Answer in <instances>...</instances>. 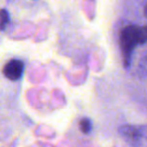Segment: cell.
I'll list each match as a JSON object with an SVG mask.
<instances>
[{
  "mask_svg": "<svg viewBox=\"0 0 147 147\" xmlns=\"http://www.w3.org/2000/svg\"><path fill=\"white\" fill-rule=\"evenodd\" d=\"M24 63L20 59H11L3 67V74L8 80L17 81L22 77Z\"/></svg>",
  "mask_w": 147,
  "mask_h": 147,
  "instance_id": "cell-2",
  "label": "cell"
},
{
  "mask_svg": "<svg viewBox=\"0 0 147 147\" xmlns=\"http://www.w3.org/2000/svg\"><path fill=\"white\" fill-rule=\"evenodd\" d=\"M147 42V25H127L120 33V47L124 67H128L135 47Z\"/></svg>",
  "mask_w": 147,
  "mask_h": 147,
  "instance_id": "cell-1",
  "label": "cell"
},
{
  "mask_svg": "<svg viewBox=\"0 0 147 147\" xmlns=\"http://www.w3.org/2000/svg\"><path fill=\"white\" fill-rule=\"evenodd\" d=\"M119 132L124 138H126L129 141H132V142L138 141L142 135L140 128L136 126H132V125H124V126L120 127Z\"/></svg>",
  "mask_w": 147,
  "mask_h": 147,
  "instance_id": "cell-3",
  "label": "cell"
},
{
  "mask_svg": "<svg viewBox=\"0 0 147 147\" xmlns=\"http://www.w3.org/2000/svg\"><path fill=\"white\" fill-rule=\"evenodd\" d=\"M144 15L147 17V4H146V6H145V8H144Z\"/></svg>",
  "mask_w": 147,
  "mask_h": 147,
  "instance_id": "cell-6",
  "label": "cell"
},
{
  "mask_svg": "<svg viewBox=\"0 0 147 147\" xmlns=\"http://www.w3.org/2000/svg\"><path fill=\"white\" fill-rule=\"evenodd\" d=\"M9 22V15L5 9L0 10V30H4L6 25Z\"/></svg>",
  "mask_w": 147,
  "mask_h": 147,
  "instance_id": "cell-5",
  "label": "cell"
},
{
  "mask_svg": "<svg viewBox=\"0 0 147 147\" xmlns=\"http://www.w3.org/2000/svg\"><path fill=\"white\" fill-rule=\"evenodd\" d=\"M80 129L84 134H88L92 130V122L89 118H83L80 121Z\"/></svg>",
  "mask_w": 147,
  "mask_h": 147,
  "instance_id": "cell-4",
  "label": "cell"
}]
</instances>
